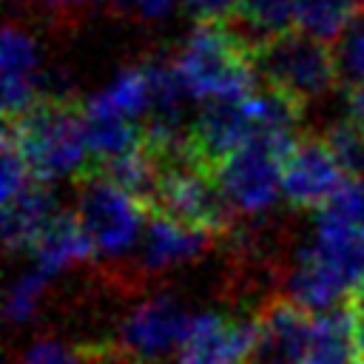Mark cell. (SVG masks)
<instances>
[{"label":"cell","instance_id":"17","mask_svg":"<svg viewBox=\"0 0 364 364\" xmlns=\"http://www.w3.org/2000/svg\"><path fill=\"white\" fill-rule=\"evenodd\" d=\"M355 11L358 0H296V26L299 31L333 46Z\"/></svg>","mask_w":364,"mask_h":364},{"label":"cell","instance_id":"24","mask_svg":"<svg viewBox=\"0 0 364 364\" xmlns=\"http://www.w3.org/2000/svg\"><path fill=\"white\" fill-rule=\"evenodd\" d=\"M353 321H355V336H358V353H361V364H364V284L350 296L347 301Z\"/></svg>","mask_w":364,"mask_h":364},{"label":"cell","instance_id":"19","mask_svg":"<svg viewBox=\"0 0 364 364\" xmlns=\"http://www.w3.org/2000/svg\"><path fill=\"white\" fill-rule=\"evenodd\" d=\"M321 136L330 145V151L336 154V159L341 162V168L347 171V176L364 179V131H358L355 125H350L344 119V122L330 125Z\"/></svg>","mask_w":364,"mask_h":364},{"label":"cell","instance_id":"8","mask_svg":"<svg viewBox=\"0 0 364 364\" xmlns=\"http://www.w3.org/2000/svg\"><path fill=\"white\" fill-rule=\"evenodd\" d=\"M347 171L324 142V136L301 134L287 154L282 173V196L301 210H321L344 185Z\"/></svg>","mask_w":364,"mask_h":364},{"label":"cell","instance_id":"6","mask_svg":"<svg viewBox=\"0 0 364 364\" xmlns=\"http://www.w3.org/2000/svg\"><path fill=\"white\" fill-rule=\"evenodd\" d=\"M77 182L80 191L74 216L91 236L97 253L108 259L125 256L136 245L148 210L142 208V202H136L131 193H125L119 185L97 171H85Z\"/></svg>","mask_w":364,"mask_h":364},{"label":"cell","instance_id":"23","mask_svg":"<svg viewBox=\"0 0 364 364\" xmlns=\"http://www.w3.org/2000/svg\"><path fill=\"white\" fill-rule=\"evenodd\" d=\"M43 6H46V11L54 17V20H60V23H68L80 9H85V6H91L94 0H40Z\"/></svg>","mask_w":364,"mask_h":364},{"label":"cell","instance_id":"20","mask_svg":"<svg viewBox=\"0 0 364 364\" xmlns=\"http://www.w3.org/2000/svg\"><path fill=\"white\" fill-rule=\"evenodd\" d=\"M48 282H51V279H48L43 270H37V267L26 270V273L9 287L6 318H9L11 324H23V321H28V318L34 316V310H37V304H40L46 287H48Z\"/></svg>","mask_w":364,"mask_h":364},{"label":"cell","instance_id":"2","mask_svg":"<svg viewBox=\"0 0 364 364\" xmlns=\"http://www.w3.org/2000/svg\"><path fill=\"white\" fill-rule=\"evenodd\" d=\"M173 68L185 94L205 102L250 97L259 80L250 54L219 20H202L193 26L182 48L173 54Z\"/></svg>","mask_w":364,"mask_h":364},{"label":"cell","instance_id":"16","mask_svg":"<svg viewBox=\"0 0 364 364\" xmlns=\"http://www.w3.org/2000/svg\"><path fill=\"white\" fill-rule=\"evenodd\" d=\"M151 111V80L145 65H134L117 74V80L94 94L85 102V114H102V117H122L139 122Z\"/></svg>","mask_w":364,"mask_h":364},{"label":"cell","instance_id":"9","mask_svg":"<svg viewBox=\"0 0 364 364\" xmlns=\"http://www.w3.org/2000/svg\"><path fill=\"white\" fill-rule=\"evenodd\" d=\"M256 341L247 364H304L313 341L316 313L293 304L287 296L267 299L256 316Z\"/></svg>","mask_w":364,"mask_h":364},{"label":"cell","instance_id":"5","mask_svg":"<svg viewBox=\"0 0 364 364\" xmlns=\"http://www.w3.org/2000/svg\"><path fill=\"white\" fill-rule=\"evenodd\" d=\"M299 136H259L213 168V179L233 213L250 216L276 205L282 193L284 162Z\"/></svg>","mask_w":364,"mask_h":364},{"label":"cell","instance_id":"11","mask_svg":"<svg viewBox=\"0 0 364 364\" xmlns=\"http://www.w3.org/2000/svg\"><path fill=\"white\" fill-rule=\"evenodd\" d=\"M37 100H43V91L34 40L20 26L9 23L3 28V117L17 119Z\"/></svg>","mask_w":364,"mask_h":364},{"label":"cell","instance_id":"10","mask_svg":"<svg viewBox=\"0 0 364 364\" xmlns=\"http://www.w3.org/2000/svg\"><path fill=\"white\" fill-rule=\"evenodd\" d=\"M256 321H233L219 313H196L179 350V364H247Z\"/></svg>","mask_w":364,"mask_h":364},{"label":"cell","instance_id":"1","mask_svg":"<svg viewBox=\"0 0 364 364\" xmlns=\"http://www.w3.org/2000/svg\"><path fill=\"white\" fill-rule=\"evenodd\" d=\"M3 131L17 142L37 182L82 176L91 168L85 142V105L74 97H43Z\"/></svg>","mask_w":364,"mask_h":364},{"label":"cell","instance_id":"13","mask_svg":"<svg viewBox=\"0 0 364 364\" xmlns=\"http://www.w3.org/2000/svg\"><path fill=\"white\" fill-rule=\"evenodd\" d=\"M210 233L196 230V228H185L179 222H171L165 216H148L145 233H142V253H139V264L148 273H159L176 264H185L191 259H196L202 250H208L210 245Z\"/></svg>","mask_w":364,"mask_h":364},{"label":"cell","instance_id":"3","mask_svg":"<svg viewBox=\"0 0 364 364\" xmlns=\"http://www.w3.org/2000/svg\"><path fill=\"white\" fill-rule=\"evenodd\" d=\"M156 162H159V182L148 216L151 213L165 216L171 222L205 230L210 236L230 230L236 213L225 202L213 179V171L193 156L191 142L176 154L156 156Z\"/></svg>","mask_w":364,"mask_h":364},{"label":"cell","instance_id":"15","mask_svg":"<svg viewBox=\"0 0 364 364\" xmlns=\"http://www.w3.org/2000/svg\"><path fill=\"white\" fill-rule=\"evenodd\" d=\"M31 250H34V267L43 270L48 279H54L65 267L88 262L97 253L91 236L82 230L74 213H57V219L43 230V236L34 242Z\"/></svg>","mask_w":364,"mask_h":364},{"label":"cell","instance_id":"4","mask_svg":"<svg viewBox=\"0 0 364 364\" xmlns=\"http://www.w3.org/2000/svg\"><path fill=\"white\" fill-rule=\"evenodd\" d=\"M250 63L264 88H273L301 105L324 97L341 82L336 48L299 28L259 48Z\"/></svg>","mask_w":364,"mask_h":364},{"label":"cell","instance_id":"18","mask_svg":"<svg viewBox=\"0 0 364 364\" xmlns=\"http://www.w3.org/2000/svg\"><path fill=\"white\" fill-rule=\"evenodd\" d=\"M333 48H336L341 82L344 85L364 82V6H358L355 17L344 28V34L333 43Z\"/></svg>","mask_w":364,"mask_h":364},{"label":"cell","instance_id":"14","mask_svg":"<svg viewBox=\"0 0 364 364\" xmlns=\"http://www.w3.org/2000/svg\"><path fill=\"white\" fill-rule=\"evenodd\" d=\"M57 202L46 182H31L14 199L3 202V242L9 250L34 247L43 230L57 219Z\"/></svg>","mask_w":364,"mask_h":364},{"label":"cell","instance_id":"25","mask_svg":"<svg viewBox=\"0 0 364 364\" xmlns=\"http://www.w3.org/2000/svg\"><path fill=\"white\" fill-rule=\"evenodd\" d=\"M176 0H134V9L142 14V17H162L171 11Z\"/></svg>","mask_w":364,"mask_h":364},{"label":"cell","instance_id":"12","mask_svg":"<svg viewBox=\"0 0 364 364\" xmlns=\"http://www.w3.org/2000/svg\"><path fill=\"white\" fill-rule=\"evenodd\" d=\"M219 23L253 57L267 43L299 28L296 0H236L233 11Z\"/></svg>","mask_w":364,"mask_h":364},{"label":"cell","instance_id":"21","mask_svg":"<svg viewBox=\"0 0 364 364\" xmlns=\"http://www.w3.org/2000/svg\"><path fill=\"white\" fill-rule=\"evenodd\" d=\"M88 361H91V350L68 347L57 338H37L17 355V364H88Z\"/></svg>","mask_w":364,"mask_h":364},{"label":"cell","instance_id":"7","mask_svg":"<svg viewBox=\"0 0 364 364\" xmlns=\"http://www.w3.org/2000/svg\"><path fill=\"white\" fill-rule=\"evenodd\" d=\"M193 313L171 296H154L136 304L119 324L114 344L102 358H122L128 364H159V358L182 350Z\"/></svg>","mask_w":364,"mask_h":364},{"label":"cell","instance_id":"22","mask_svg":"<svg viewBox=\"0 0 364 364\" xmlns=\"http://www.w3.org/2000/svg\"><path fill=\"white\" fill-rule=\"evenodd\" d=\"M236 0H185V9L196 23L202 20H225L233 11Z\"/></svg>","mask_w":364,"mask_h":364}]
</instances>
